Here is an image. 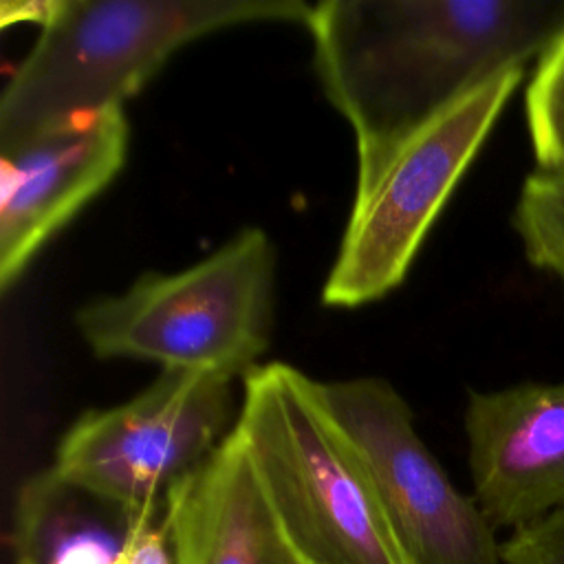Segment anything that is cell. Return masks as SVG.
I'll use <instances>...</instances> for the list:
<instances>
[{"label": "cell", "instance_id": "obj_1", "mask_svg": "<svg viewBox=\"0 0 564 564\" xmlns=\"http://www.w3.org/2000/svg\"><path fill=\"white\" fill-rule=\"evenodd\" d=\"M306 29L322 90L355 132L361 194L423 126L538 59L564 0H324Z\"/></svg>", "mask_w": 564, "mask_h": 564}, {"label": "cell", "instance_id": "obj_2", "mask_svg": "<svg viewBox=\"0 0 564 564\" xmlns=\"http://www.w3.org/2000/svg\"><path fill=\"white\" fill-rule=\"evenodd\" d=\"M302 0H57L0 95V148L123 108L185 44L253 22L304 24Z\"/></svg>", "mask_w": 564, "mask_h": 564}, {"label": "cell", "instance_id": "obj_3", "mask_svg": "<svg viewBox=\"0 0 564 564\" xmlns=\"http://www.w3.org/2000/svg\"><path fill=\"white\" fill-rule=\"evenodd\" d=\"M236 430L306 564H412L322 381L282 361L256 366Z\"/></svg>", "mask_w": 564, "mask_h": 564}, {"label": "cell", "instance_id": "obj_4", "mask_svg": "<svg viewBox=\"0 0 564 564\" xmlns=\"http://www.w3.org/2000/svg\"><path fill=\"white\" fill-rule=\"evenodd\" d=\"M275 262L269 234L245 227L183 271L145 273L117 295L86 302L75 326L99 359L245 377L271 341Z\"/></svg>", "mask_w": 564, "mask_h": 564}, {"label": "cell", "instance_id": "obj_5", "mask_svg": "<svg viewBox=\"0 0 564 564\" xmlns=\"http://www.w3.org/2000/svg\"><path fill=\"white\" fill-rule=\"evenodd\" d=\"M513 66L487 79L399 148L379 178L355 194L322 302L357 308L397 289L454 187L524 79Z\"/></svg>", "mask_w": 564, "mask_h": 564}, {"label": "cell", "instance_id": "obj_6", "mask_svg": "<svg viewBox=\"0 0 564 564\" xmlns=\"http://www.w3.org/2000/svg\"><path fill=\"white\" fill-rule=\"evenodd\" d=\"M238 421L236 379L161 370L126 403L86 410L55 447L53 469L126 509L165 507Z\"/></svg>", "mask_w": 564, "mask_h": 564}, {"label": "cell", "instance_id": "obj_7", "mask_svg": "<svg viewBox=\"0 0 564 564\" xmlns=\"http://www.w3.org/2000/svg\"><path fill=\"white\" fill-rule=\"evenodd\" d=\"M322 394L357 445L412 564H502L498 531L474 496L449 480L392 383L322 381Z\"/></svg>", "mask_w": 564, "mask_h": 564}, {"label": "cell", "instance_id": "obj_8", "mask_svg": "<svg viewBox=\"0 0 564 564\" xmlns=\"http://www.w3.org/2000/svg\"><path fill=\"white\" fill-rule=\"evenodd\" d=\"M123 108L0 148V286L7 291L37 251L101 194L126 165Z\"/></svg>", "mask_w": 564, "mask_h": 564}, {"label": "cell", "instance_id": "obj_9", "mask_svg": "<svg viewBox=\"0 0 564 564\" xmlns=\"http://www.w3.org/2000/svg\"><path fill=\"white\" fill-rule=\"evenodd\" d=\"M465 436L471 496L496 531L564 509V381L469 390Z\"/></svg>", "mask_w": 564, "mask_h": 564}, {"label": "cell", "instance_id": "obj_10", "mask_svg": "<svg viewBox=\"0 0 564 564\" xmlns=\"http://www.w3.org/2000/svg\"><path fill=\"white\" fill-rule=\"evenodd\" d=\"M165 520L176 564H306L236 427L170 491Z\"/></svg>", "mask_w": 564, "mask_h": 564}, {"label": "cell", "instance_id": "obj_11", "mask_svg": "<svg viewBox=\"0 0 564 564\" xmlns=\"http://www.w3.org/2000/svg\"><path fill=\"white\" fill-rule=\"evenodd\" d=\"M137 513L42 469L15 496L13 564H172L154 549L128 553Z\"/></svg>", "mask_w": 564, "mask_h": 564}, {"label": "cell", "instance_id": "obj_12", "mask_svg": "<svg viewBox=\"0 0 564 564\" xmlns=\"http://www.w3.org/2000/svg\"><path fill=\"white\" fill-rule=\"evenodd\" d=\"M524 117L535 170L564 174V29L535 59L524 90Z\"/></svg>", "mask_w": 564, "mask_h": 564}, {"label": "cell", "instance_id": "obj_13", "mask_svg": "<svg viewBox=\"0 0 564 564\" xmlns=\"http://www.w3.org/2000/svg\"><path fill=\"white\" fill-rule=\"evenodd\" d=\"M511 225L522 242L527 260L557 278L564 286V205H557L529 187H520Z\"/></svg>", "mask_w": 564, "mask_h": 564}, {"label": "cell", "instance_id": "obj_14", "mask_svg": "<svg viewBox=\"0 0 564 564\" xmlns=\"http://www.w3.org/2000/svg\"><path fill=\"white\" fill-rule=\"evenodd\" d=\"M502 564H564V509L520 524L500 540Z\"/></svg>", "mask_w": 564, "mask_h": 564}, {"label": "cell", "instance_id": "obj_15", "mask_svg": "<svg viewBox=\"0 0 564 564\" xmlns=\"http://www.w3.org/2000/svg\"><path fill=\"white\" fill-rule=\"evenodd\" d=\"M57 0H22V2H2L0 4V22H37L44 26L48 18L55 13Z\"/></svg>", "mask_w": 564, "mask_h": 564}, {"label": "cell", "instance_id": "obj_16", "mask_svg": "<svg viewBox=\"0 0 564 564\" xmlns=\"http://www.w3.org/2000/svg\"><path fill=\"white\" fill-rule=\"evenodd\" d=\"M522 185L557 205H564V174H544L535 170L524 178Z\"/></svg>", "mask_w": 564, "mask_h": 564}]
</instances>
